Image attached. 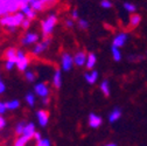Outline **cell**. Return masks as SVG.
I'll use <instances>...</instances> for the list:
<instances>
[{
	"mask_svg": "<svg viewBox=\"0 0 147 146\" xmlns=\"http://www.w3.org/2000/svg\"><path fill=\"white\" fill-rule=\"evenodd\" d=\"M26 19V16L22 12H18L15 14H7L0 19V25L6 27L11 33H14L18 27H20Z\"/></svg>",
	"mask_w": 147,
	"mask_h": 146,
	"instance_id": "6da1fadb",
	"label": "cell"
},
{
	"mask_svg": "<svg viewBox=\"0 0 147 146\" xmlns=\"http://www.w3.org/2000/svg\"><path fill=\"white\" fill-rule=\"evenodd\" d=\"M59 18L56 14H49L46 19L42 20L41 22V30H42V36L45 38H50V35L55 28V26L57 25Z\"/></svg>",
	"mask_w": 147,
	"mask_h": 146,
	"instance_id": "7a4b0ae2",
	"label": "cell"
},
{
	"mask_svg": "<svg viewBox=\"0 0 147 146\" xmlns=\"http://www.w3.org/2000/svg\"><path fill=\"white\" fill-rule=\"evenodd\" d=\"M29 66V57L26 55V54L18 49V60H16V68L19 71H27V68Z\"/></svg>",
	"mask_w": 147,
	"mask_h": 146,
	"instance_id": "3957f363",
	"label": "cell"
},
{
	"mask_svg": "<svg viewBox=\"0 0 147 146\" xmlns=\"http://www.w3.org/2000/svg\"><path fill=\"white\" fill-rule=\"evenodd\" d=\"M50 43H51V39H50V38H45L41 42L36 43V45L34 46V48H33V50H32V54H33V55H35V56L41 55L43 51H46V50L48 49V47L50 46Z\"/></svg>",
	"mask_w": 147,
	"mask_h": 146,
	"instance_id": "277c9868",
	"label": "cell"
},
{
	"mask_svg": "<svg viewBox=\"0 0 147 146\" xmlns=\"http://www.w3.org/2000/svg\"><path fill=\"white\" fill-rule=\"evenodd\" d=\"M34 94L36 96L41 97V98H47L50 95V89H49L47 83L40 82L38 84H35V87H34Z\"/></svg>",
	"mask_w": 147,
	"mask_h": 146,
	"instance_id": "5b68a950",
	"label": "cell"
},
{
	"mask_svg": "<svg viewBox=\"0 0 147 146\" xmlns=\"http://www.w3.org/2000/svg\"><path fill=\"white\" fill-rule=\"evenodd\" d=\"M74 63V56H71L69 53H63L61 56V68L63 71H70Z\"/></svg>",
	"mask_w": 147,
	"mask_h": 146,
	"instance_id": "8992f818",
	"label": "cell"
},
{
	"mask_svg": "<svg viewBox=\"0 0 147 146\" xmlns=\"http://www.w3.org/2000/svg\"><path fill=\"white\" fill-rule=\"evenodd\" d=\"M38 41H39V34L34 33V32H28L21 39V45L22 46H29V45L38 43Z\"/></svg>",
	"mask_w": 147,
	"mask_h": 146,
	"instance_id": "52a82bcc",
	"label": "cell"
},
{
	"mask_svg": "<svg viewBox=\"0 0 147 146\" xmlns=\"http://www.w3.org/2000/svg\"><path fill=\"white\" fill-rule=\"evenodd\" d=\"M127 39H128V35H127L126 33L121 32V33L117 34V35L115 36V38H113L112 46H115V47H117V48H120V47H123V46L126 43Z\"/></svg>",
	"mask_w": 147,
	"mask_h": 146,
	"instance_id": "ba28073f",
	"label": "cell"
},
{
	"mask_svg": "<svg viewBox=\"0 0 147 146\" xmlns=\"http://www.w3.org/2000/svg\"><path fill=\"white\" fill-rule=\"evenodd\" d=\"M88 123H89L90 127H92V129H98L103 123V119L100 116H98L96 114H90L89 118H88Z\"/></svg>",
	"mask_w": 147,
	"mask_h": 146,
	"instance_id": "9c48e42d",
	"label": "cell"
},
{
	"mask_svg": "<svg viewBox=\"0 0 147 146\" xmlns=\"http://www.w3.org/2000/svg\"><path fill=\"white\" fill-rule=\"evenodd\" d=\"M36 118H38V122L40 124V126L46 127L49 123V112L46 110H39L36 112Z\"/></svg>",
	"mask_w": 147,
	"mask_h": 146,
	"instance_id": "30bf717a",
	"label": "cell"
},
{
	"mask_svg": "<svg viewBox=\"0 0 147 146\" xmlns=\"http://www.w3.org/2000/svg\"><path fill=\"white\" fill-rule=\"evenodd\" d=\"M86 59H88V55L85 54V51L80 50L74 55V63L77 67H83L86 63Z\"/></svg>",
	"mask_w": 147,
	"mask_h": 146,
	"instance_id": "8fae6325",
	"label": "cell"
},
{
	"mask_svg": "<svg viewBox=\"0 0 147 146\" xmlns=\"http://www.w3.org/2000/svg\"><path fill=\"white\" fill-rule=\"evenodd\" d=\"M4 57L6 61H13L16 63V60H18V49L14 48V47H11V48H7L4 53Z\"/></svg>",
	"mask_w": 147,
	"mask_h": 146,
	"instance_id": "7c38bea8",
	"label": "cell"
},
{
	"mask_svg": "<svg viewBox=\"0 0 147 146\" xmlns=\"http://www.w3.org/2000/svg\"><path fill=\"white\" fill-rule=\"evenodd\" d=\"M35 133H36V130H35L34 123H27L25 130H24V133L21 136H25L26 138H28L29 140H32V139H34V135Z\"/></svg>",
	"mask_w": 147,
	"mask_h": 146,
	"instance_id": "4fadbf2b",
	"label": "cell"
},
{
	"mask_svg": "<svg viewBox=\"0 0 147 146\" xmlns=\"http://www.w3.org/2000/svg\"><path fill=\"white\" fill-rule=\"evenodd\" d=\"M20 12H22V13L25 14V16L27 18V19H29V20L35 19V18H36V13H38V12H35V11L30 7V4H27V5L22 6V7L20 8Z\"/></svg>",
	"mask_w": 147,
	"mask_h": 146,
	"instance_id": "5bb4252c",
	"label": "cell"
},
{
	"mask_svg": "<svg viewBox=\"0 0 147 146\" xmlns=\"http://www.w3.org/2000/svg\"><path fill=\"white\" fill-rule=\"evenodd\" d=\"M53 85L55 89H60L62 87V71L56 70L53 75Z\"/></svg>",
	"mask_w": 147,
	"mask_h": 146,
	"instance_id": "9a60e30c",
	"label": "cell"
},
{
	"mask_svg": "<svg viewBox=\"0 0 147 146\" xmlns=\"http://www.w3.org/2000/svg\"><path fill=\"white\" fill-rule=\"evenodd\" d=\"M84 78L89 84H95L98 80V71L91 70L90 72H86V74H84Z\"/></svg>",
	"mask_w": 147,
	"mask_h": 146,
	"instance_id": "2e32d148",
	"label": "cell"
},
{
	"mask_svg": "<svg viewBox=\"0 0 147 146\" xmlns=\"http://www.w3.org/2000/svg\"><path fill=\"white\" fill-rule=\"evenodd\" d=\"M120 117H121V110L119 107H115L109 115V122L110 123H116Z\"/></svg>",
	"mask_w": 147,
	"mask_h": 146,
	"instance_id": "e0dca14e",
	"label": "cell"
},
{
	"mask_svg": "<svg viewBox=\"0 0 147 146\" xmlns=\"http://www.w3.org/2000/svg\"><path fill=\"white\" fill-rule=\"evenodd\" d=\"M96 63H97V56L95 55L94 53H89L88 54V59H86L85 67L88 69H92V68H95Z\"/></svg>",
	"mask_w": 147,
	"mask_h": 146,
	"instance_id": "ac0fdd59",
	"label": "cell"
},
{
	"mask_svg": "<svg viewBox=\"0 0 147 146\" xmlns=\"http://www.w3.org/2000/svg\"><path fill=\"white\" fill-rule=\"evenodd\" d=\"M30 7L35 12H41V11L46 9V5L43 4L42 0H33V1L30 3Z\"/></svg>",
	"mask_w": 147,
	"mask_h": 146,
	"instance_id": "d6986e66",
	"label": "cell"
},
{
	"mask_svg": "<svg viewBox=\"0 0 147 146\" xmlns=\"http://www.w3.org/2000/svg\"><path fill=\"white\" fill-rule=\"evenodd\" d=\"M99 88H100V91L103 93L104 96H106V97L110 96V94H111V90H110V83H109L107 80H104V81L100 83Z\"/></svg>",
	"mask_w": 147,
	"mask_h": 146,
	"instance_id": "ffe728a7",
	"label": "cell"
},
{
	"mask_svg": "<svg viewBox=\"0 0 147 146\" xmlns=\"http://www.w3.org/2000/svg\"><path fill=\"white\" fill-rule=\"evenodd\" d=\"M141 22V16L139 15V14H131V16H130V27L131 28H136L139 24Z\"/></svg>",
	"mask_w": 147,
	"mask_h": 146,
	"instance_id": "44dd1931",
	"label": "cell"
},
{
	"mask_svg": "<svg viewBox=\"0 0 147 146\" xmlns=\"http://www.w3.org/2000/svg\"><path fill=\"white\" fill-rule=\"evenodd\" d=\"M6 103V107H7V110H16V109H19L20 107V102L18 101V99H12V101H8V102H5Z\"/></svg>",
	"mask_w": 147,
	"mask_h": 146,
	"instance_id": "7402d4cb",
	"label": "cell"
},
{
	"mask_svg": "<svg viewBox=\"0 0 147 146\" xmlns=\"http://www.w3.org/2000/svg\"><path fill=\"white\" fill-rule=\"evenodd\" d=\"M7 14H9L7 7V0H0V19Z\"/></svg>",
	"mask_w": 147,
	"mask_h": 146,
	"instance_id": "603a6c76",
	"label": "cell"
},
{
	"mask_svg": "<svg viewBox=\"0 0 147 146\" xmlns=\"http://www.w3.org/2000/svg\"><path fill=\"white\" fill-rule=\"evenodd\" d=\"M25 99H26V103H27L30 107H34V106H35V103H36L35 94H33V93H28V94L26 95Z\"/></svg>",
	"mask_w": 147,
	"mask_h": 146,
	"instance_id": "cb8c5ba5",
	"label": "cell"
},
{
	"mask_svg": "<svg viewBox=\"0 0 147 146\" xmlns=\"http://www.w3.org/2000/svg\"><path fill=\"white\" fill-rule=\"evenodd\" d=\"M111 54H112V57H113V60H115L116 62H119V61L121 60V53H120L119 48L112 46V47H111Z\"/></svg>",
	"mask_w": 147,
	"mask_h": 146,
	"instance_id": "d4e9b609",
	"label": "cell"
},
{
	"mask_svg": "<svg viewBox=\"0 0 147 146\" xmlns=\"http://www.w3.org/2000/svg\"><path fill=\"white\" fill-rule=\"evenodd\" d=\"M29 139L26 138L25 136H19L16 138V140L14 141V146H26L28 144Z\"/></svg>",
	"mask_w": 147,
	"mask_h": 146,
	"instance_id": "484cf974",
	"label": "cell"
},
{
	"mask_svg": "<svg viewBox=\"0 0 147 146\" xmlns=\"http://www.w3.org/2000/svg\"><path fill=\"white\" fill-rule=\"evenodd\" d=\"M26 124L27 123H25V122H20V123H18L16 124V126H15V135L19 137V136H21L22 133H24V130H25V127H26Z\"/></svg>",
	"mask_w": 147,
	"mask_h": 146,
	"instance_id": "4316f807",
	"label": "cell"
},
{
	"mask_svg": "<svg viewBox=\"0 0 147 146\" xmlns=\"http://www.w3.org/2000/svg\"><path fill=\"white\" fill-rule=\"evenodd\" d=\"M124 8H125V11H127L128 13H131V14H134V12L137 9L136 5L134 4H131V3H125L124 4Z\"/></svg>",
	"mask_w": 147,
	"mask_h": 146,
	"instance_id": "83f0119b",
	"label": "cell"
},
{
	"mask_svg": "<svg viewBox=\"0 0 147 146\" xmlns=\"http://www.w3.org/2000/svg\"><path fill=\"white\" fill-rule=\"evenodd\" d=\"M25 77H26V80H27L28 82H34V81L36 80L35 72L32 71V70H27V71L25 72Z\"/></svg>",
	"mask_w": 147,
	"mask_h": 146,
	"instance_id": "f1b7e54d",
	"label": "cell"
},
{
	"mask_svg": "<svg viewBox=\"0 0 147 146\" xmlns=\"http://www.w3.org/2000/svg\"><path fill=\"white\" fill-rule=\"evenodd\" d=\"M77 25H78V27H80L81 29H83V30H85V29L89 28V22H88L86 20H84V19H78Z\"/></svg>",
	"mask_w": 147,
	"mask_h": 146,
	"instance_id": "f546056e",
	"label": "cell"
},
{
	"mask_svg": "<svg viewBox=\"0 0 147 146\" xmlns=\"http://www.w3.org/2000/svg\"><path fill=\"white\" fill-rule=\"evenodd\" d=\"M35 146H51V144H50V140L48 138H42L41 140L36 141Z\"/></svg>",
	"mask_w": 147,
	"mask_h": 146,
	"instance_id": "4dcf8cb0",
	"label": "cell"
},
{
	"mask_svg": "<svg viewBox=\"0 0 147 146\" xmlns=\"http://www.w3.org/2000/svg\"><path fill=\"white\" fill-rule=\"evenodd\" d=\"M100 6L105 9H109V8H111L112 7V3L110 1V0H102L100 1Z\"/></svg>",
	"mask_w": 147,
	"mask_h": 146,
	"instance_id": "1f68e13d",
	"label": "cell"
},
{
	"mask_svg": "<svg viewBox=\"0 0 147 146\" xmlns=\"http://www.w3.org/2000/svg\"><path fill=\"white\" fill-rule=\"evenodd\" d=\"M14 67H16V63L15 62H13V61H6L5 62V69L7 71H11Z\"/></svg>",
	"mask_w": 147,
	"mask_h": 146,
	"instance_id": "d6a6232c",
	"label": "cell"
},
{
	"mask_svg": "<svg viewBox=\"0 0 147 146\" xmlns=\"http://www.w3.org/2000/svg\"><path fill=\"white\" fill-rule=\"evenodd\" d=\"M43 1V4L46 5V8L47 7H51V6H54L55 4L57 3V0H42Z\"/></svg>",
	"mask_w": 147,
	"mask_h": 146,
	"instance_id": "836d02e7",
	"label": "cell"
},
{
	"mask_svg": "<svg viewBox=\"0 0 147 146\" xmlns=\"http://www.w3.org/2000/svg\"><path fill=\"white\" fill-rule=\"evenodd\" d=\"M7 111V107H6V103L0 101V116H3L5 112Z\"/></svg>",
	"mask_w": 147,
	"mask_h": 146,
	"instance_id": "e575fe53",
	"label": "cell"
},
{
	"mask_svg": "<svg viewBox=\"0 0 147 146\" xmlns=\"http://www.w3.org/2000/svg\"><path fill=\"white\" fill-rule=\"evenodd\" d=\"M30 24H32V20H29V19H27V18H26V19L24 20V22H22V25H21L22 29H28Z\"/></svg>",
	"mask_w": 147,
	"mask_h": 146,
	"instance_id": "d590c367",
	"label": "cell"
},
{
	"mask_svg": "<svg viewBox=\"0 0 147 146\" xmlns=\"http://www.w3.org/2000/svg\"><path fill=\"white\" fill-rule=\"evenodd\" d=\"M64 24H65V27H67V28H72L74 26H75V22H74L72 19H67V20L64 21Z\"/></svg>",
	"mask_w": 147,
	"mask_h": 146,
	"instance_id": "8d00e7d4",
	"label": "cell"
},
{
	"mask_svg": "<svg viewBox=\"0 0 147 146\" xmlns=\"http://www.w3.org/2000/svg\"><path fill=\"white\" fill-rule=\"evenodd\" d=\"M5 90H6V85H5L4 81L1 80V76H0V95L4 94V93H5Z\"/></svg>",
	"mask_w": 147,
	"mask_h": 146,
	"instance_id": "74e56055",
	"label": "cell"
},
{
	"mask_svg": "<svg viewBox=\"0 0 147 146\" xmlns=\"http://www.w3.org/2000/svg\"><path fill=\"white\" fill-rule=\"evenodd\" d=\"M71 18H72V20L80 19V14H78V11H77V9H72V12H71Z\"/></svg>",
	"mask_w": 147,
	"mask_h": 146,
	"instance_id": "f35d334b",
	"label": "cell"
},
{
	"mask_svg": "<svg viewBox=\"0 0 147 146\" xmlns=\"http://www.w3.org/2000/svg\"><path fill=\"white\" fill-rule=\"evenodd\" d=\"M5 126H6V119L3 116H0V130H3Z\"/></svg>",
	"mask_w": 147,
	"mask_h": 146,
	"instance_id": "ab89813d",
	"label": "cell"
},
{
	"mask_svg": "<svg viewBox=\"0 0 147 146\" xmlns=\"http://www.w3.org/2000/svg\"><path fill=\"white\" fill-rule=\"evenodd\" d=\"M34 139H35L36 141H39V140H41V139H42V135H41L40 132H38V131H36V133L34 135Z\"/></svg>",
	"mask_w": 147,
	"mask_h": 146,
	"instance_id": "60d3db41",
	"label": "cell"
},
{
	"mask_svg": "<svg viewBox=\"0 0 147 146\" xmlns=\"http://www.w3.org/2000/svg\"><path fill=\"white\" fill-rule=\"evenodd\" d=\"M142 56H136V55H132V56H128V60L130 61H138V60H141Z\"/></svg>",
	"mask_w": 147,
	"mask_h": 146,
	"instance_id": "b9f144b4",
	"label": "cell"
},
{
	"mask_svg": "<svg viewBox=\"0 0 147 146\" xmlns=\"http://www.w3.org/2000/svg\"><path fill=\"white\" fill-rule=\"evenodd\" d=\"M42 104H43V105H48V104H49V97L42 98Z\"/></svg>",
	"mask_w": 147,
	"mask_h": 146,
	"instance_id": "7bdbcfd3",
	"label": "cell"
},
{
	"mask_svg": "<svg viewBox=\"0 0 147 146\" xmlns=\"http://www.w3.org/2000/svg\"><path fill=\"white\" fill-rule=\"evenodd\" d=\"M105 146H117V145H116L115 143H109V144H106Z\"/></svg>",
	"mask_w": 147,
	"mask_h": 146,
	"instance_id": "ee69618b",
	"label": "cell"
},
{
	"mask_svg": "<svg viewBox=\"0 0 147 146\" xmlns=\"http://www.w3.org/2000/svg\"><path fill=\"white\" fill-rule=\"evenodd\" d=\"M28 1H29V3H32V1H33V0H28Z\"/></svg>",
	"mask_w": 147,
	"mask_h": 146,
	"instance_id": "f6af8a7d",
	"label": "cell"
}]
</instances>
